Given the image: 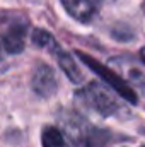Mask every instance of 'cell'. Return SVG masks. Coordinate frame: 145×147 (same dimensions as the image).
<instances>
[{
  "label": "cell",
  "instance_id": "1",
  "mask_svg": "<svg viewBox=\"0 0 145 147\" xmlns=\"http://www.w3.org/2000/svg\"><path fill=\"white\" fill-rule=\"evenodd\" d=\"M65 134L68 135L73 147H106L108 146V134L97 130L89 121L82 120L70 113L68 116L62 118Z\"/></svg>",
  "mask_w": 145,
  "mask_h": 147
},
{
  "label": "cell",
  "instance_id": "8",
  "mask_svg": "<svg viewBox=\"0 0 145 147\" xmlns=\"http://www.w3.org/2000/svg\"><path fill=\"white\" fill-rule=\"evenodd\" d=\"M43 147H68L63 134L56 127H44L41 134Z\"/></svg>",
  "mask_w": 145,
  "mask_h": 147
},
{
  "label": "cell",
  "instance_id": "6",
  "mask_svg": "<svg viewBox=\"0 0 145 147\" xmlns=\"http://www.w3.org/2000/svg\"><path fill=\"white\" fill-rule=\"evenodd\" d=\"M63 9L79 22H89L96 17L101 0H62Z\"/></svg>",
  "mask_w": 145,
  "mask_h": 147
},
{
  "label": "cell",
  "instance_id": "9",
  "mask_svg": "<svg viewBox=\"0 0 145 147\" xmlns=\"http://www.w3.org/2000/svg\"><path fill=\"white\" fill-rule=\"evenodd\" d=\"M31 39H33V43L36 45L38 48L48 50V51H51V53L58 48L56 39L51 36L48 31H44V29H34V31L31 33Z\"/></svg>",
  "mask_w": 145,
  "mask_h": 147
},
{
  "label": "cell",
  "instance_id": "3",
  "mask_svg": "<svg viewBox=\"0 0 145 147\" xmlns=\"http://www.w3.org/2000/svg\"><path fill=\"white\" fill-rule=\"evenodd\" d=\"M77 57L91 69V70H94V72L97 74L106 84H108L109 87L114 91V92H118L125 101H128V103H132V105H137L138 103V96H137V92L121 79V77H118L116 74L113 72V70H109L106 65H103V63H99L97 60H94L92 57H89V55H85V53H82V51H77Z\"/></svg>",
  "mask_w": 145,
  "mask_h": 147
},
{
  "label": "cell",
  "instance_id": "12",
  "mask_svg": "<svg viewBox=\"0 0 145 147\" xmlns=\"http://www.w3.org/2000/svg\"><path fill=\"white\" fill-rule=\"evenodd\" d=\"M144 10H145V5H144Z\"/></svg>",
  "mask_w": 145,
  "mask_h": 147
},
{
  "label": "cell",
  "instance_id": "5",
  "mask_svg": "<svg viewBox=\"0 0 145 147\" xmlns=\"http://www.w3.org/2000/svg\"><path fill=\"white\" fill-rule=\"evenodd\" d=\"M31 87L39 98H51L58 91V77L55 70L46 65L39 63L31 77Z\"/></svg>",
  "mask_w": 145,
  "mask_h": 147
},
{
  "label": "cell",
  "instance_id": "13",
  "mask_svg": "<svg viewBox=\"0 0 145 147\" xmlns=\"http://www.w3.org/2000/svg\"><path fill=\"white\" fill-rule=\"evenodd\" d=\"M0 48H2V45H0Z\"/></svg>",
  "mask_w": 145,
  "mask_h": 147
},
{
  "label": "cell",
  "instance_id": "11",
  "mask_svg": "<svg viewBox=\"0 0 145 147\" xmlns=\"http://www.w3.org/2000/svg\"><path fill=\"white\" fill-rule=\"evenodd\" d=\"M142 92H144V96H145V84L142 86Z\"/></svg>",
  "mask_w": 145,
  "mask_h": 147
},
{
  "label": "cell",
  "instance_id": "4",
  "mask_svg": "<svg viewBox=\"0 0 145 147\" xmlns=\"http://www.w3.org/2000/svg\"><path fill=\"white\" fill-rule=\"evenodd\" d=\"M28 28H29V24L24 17L2 21L0 22V45H2V48L10 55L21 53L24 50V45H26Z\"/></svg>",
  "mask_w": 145,
  "mask_h": 147
},
{
  "label": "cell",
  "instance_id": "7",
  "mask_svg": "<svg viewBox=\"0 0 145 147\" xmlns=\"http://www.w3.org/2000/svg\"><path fill=\"white\" fill-rule=\"evenodd\" d=\"M53 55L56 57V62H58V65H60V69L63 70V74L72 80L73 84H79V82H82V72H80V69L77 67V63H75V60L72 58V55H68L67 51H63L60 46L53 51Z\"/></svg>",
  "mask_w": 145,
  "mask_h": 147
},
{
  "label": "cell",
  "instance_id": "2",
  "mask_svg": "<svg viewBox=\"0 0 145 147\" xmlns=\"http://www.w3.org/2000/svg\"><path fill=\"white\" fill-rule=\"evenodd\" d=\"M77 99L82 105H85L87 108H91L92 111H96L103 116H111V115L118 113L121 108L116 96L99 82H91L84 89H80L77 92Z\"/></svg>",
  "mask_w": 145,
  "mask_h": 147
},
{
  "label": "cell",
  "instance_id": "10",
  "mask_svg": "<svg viewBox=\"0 0 145 147\" xmlns=\"http://www.w3.org/2000/svg\"><path fill=\"white\" fill-rule=\"evenodd\" d=\"M140 58H142V62L145 63V48H142V50H140Z\"/></svg>",
  "mask_w": 145,
  "mask_h": 147
}]
</instances>
